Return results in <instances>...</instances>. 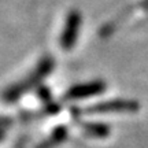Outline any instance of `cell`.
<instances>
[{
  "mask_svg": "<svg viewBox=\"0 0 148 148\" xmlns=\"http://www.w3.org/2000/svg\"><path fill=\"white\" fill-rule=\"evenodd\" d=\"M52 66H53L52 58L42 59L41 64L34 70V73L30 74V77H29V78H25L23 81H21L19 84L11 86L10 89L5 92L4 99L5 100H8V101H12V100H15V99H18V97H19V96H21L26 89H30L33 85H36L40 79L44 78V77H45V75L52 70Z\"/></svg>",
  "mask_w": 148,
  "mask_h": 148,
  "instance_id": "obj_1",
  "label": "cell"
},
{
  "mask_svg": "<svg viewBox=\"0 0 148 148\" xmlns=\"http://www.w3.org/2000/svg\"><path fill=\"white\" fill-rule=\"evenodd\" d=\"M140 110V104L136 100L130 99H114V100L97 103L95 106L88 107L85 112H93V114H101V112H136Z\"/></svg>",
  "mask_w": 148,
  "mask_h": 148,
  "instance_id": "obj_2",
  "label": "cell"
},
{
  "mask_svg": "<svg viewBox=\"0 0 148 148\" xmlns=\"http://www.w3.org/2000/svg\"><path fill=\"white\" fill-rule=\"evenodd\" d=\"M79 26H81V15L77 11H71L67 15V21L64 25V29L60 36V45L63 49L69 51L70 48L74 47V44L77 41L79 32Z\"/></svg>",
  "mask_w": 148,
  "mask_h": 148,
  "instance_id": "obj_3",
  "label": "cell"
},
{
  "mask_svg": "<svg viewBox=\"0 0 148 148\" xmlns=\"http://www.w3.org/2000/svg\"><path fill=\"white\" fill-rule=\"evenodd\" d=\"M104 89H106V84L103 81H93V82L73 86L71 89L67 90L66 97L67 99H86L90 96L99 95Z\"/></svg>",
  "mask_w": 148,
  "mask_h": 148,
  "instance_id": "obj_4",
  "label": "cell"
},
{
  "mask_svg": "<svg viewBox=\"0 0 148 148\" xmlns=\"http://www.w3.org/2000/svg\"><path fill=\"white\" fill-rule=\"evenodd\" d=\"M84 130L88 136L95 138H106L110 134V127L106 123H84Z\"/></svg>",
  "mask_w": 148,
  "mask_h": 148,
  "instance_id": "obj_5",
  "label": "cell"
},
{
  "mask_svg": "<svg viewBox=\"0 0 148 148\" xmlns=\"http://www.w3.org/2000/svg\"><path fill=\"white\" fill-rule=\"evenodd\" d=\"M140 8L144 11H148V0H143V1L140 3Z\"/></svg>",
  "mask_w": 148,
  "mask_h": 148,
  "instance_id": "obj_6",
  "label": "cell"
}]
</instances>
